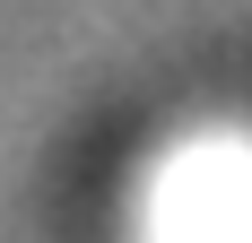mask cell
Instances as JSON below:
<instances>
[{
  "label": "cell",
  "instance_id": "obj_1",
  "mask_svg": "<svg viewBox=\"0 0 252 243\" xmlns=\"http://www.w3.org/2000/svg\"><path fill=\"white\" fill-rule=\"evenodd\" d=\"M139 243H252V130H191L139 191Z\"/></svg>",
  "mask_w": 252,
  "mask_h": 243
}]
</instances>
